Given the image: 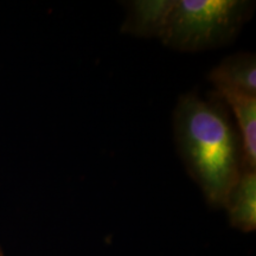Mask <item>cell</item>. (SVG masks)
Segmentation results:
<instances>
[{"label": "cell", "instance_id": "obj_1", "mask_svg": "<svg viewBox=\"0 0 256 256\" xmlns=\"http://www.w3.org/2000/svg\"><path fill=\"white\" fill-rule=\"evenodd\" d=\"M174 140L190 177L214 208L224 206L243 171L240 134L228 107L216 94L203 98L191 92L174 108Z\"/></svg>", "mask_w": 256, "mask_h": 256}, {"label": "cell", "instance_id": "obj_2", "mask_svg": "<svg viewBox=\"0 0 256 256\" xmlns=\"http://www.w3.org/2000/svg\"><path fill=\"white\" fill-rule=\"evenodd\" d=\"M244 0H174L162 43L185 52L215 49L238 36L252 14Z\"/></svg>", "mask_w": 256, "mask_h": 256}, {"label": "cell", "instance_id": "obj_3", "mask_svg": "<svg viewBox=\"0 0 256 256\" xmlns=\"http://www.w3.org/2000/svg\"><path fill=\"white\" fill-rule=\"evenodd\" d=\"M215 92H232L256 96V57L252 52H238L220 60L209 74Z\"/></svg>", "mask_w": 256, "mask_h": 256}, {"label": "cell", "instance_id": "obj_4", "mask_svg": "<svg viewBox=\"0 0 256 256\" xmlns=\"http://www.w3.org/2000/svg\"><path fill=\"white\" fill-rule=\"evenodd\" d=\"M232 112L243 151V170L256 171V96L215 92Z\"/></svg>", "mask_w": 256, "mask_h": 256}, {"label": "cell", "instance_id": "obj_5", "mask_svg": "<svg viewBox=\"0 0 256 256\" xmlns=\"http://www.w3.org/2000/svg\"><path fill=\"white\" fill-rule=\"evenodd\" d=\"M174 0H138L128 4L121 32L138 37L162 38Z\"/></svg>", "mask_w": 256, "mask_h": 256}, {"label": "cell", "instance_id": "obj_6", "mask_svg": "<svg viewBox=\"0 0 256 256\" xmlns=\"http://www.w3.org/2000/svg\"><path fill=\"white\" fill-rule=\"evenodd\" d=\"M232 226L244 232L256 226V171L243 170L230 188L224 206Z\"/></svg>", "mask_w": 256, "mask_h": 256}, {"label": "cell", "instance_id": "obj_7", "mask_svg": "<svg viewBox=\"0 0 256 256\" xmlns=\"http://www.w3.org/2000/svg\"><path fill=\"white\" fill-rule=\"evenodd\" d=\"M0 256H2V250H0Z\"/></svg>", "mask_w": 256, "mask_h": 256}]
</instances>
